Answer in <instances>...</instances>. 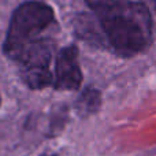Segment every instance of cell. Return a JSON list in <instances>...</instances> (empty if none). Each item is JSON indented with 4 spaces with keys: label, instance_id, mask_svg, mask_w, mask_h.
Segmentation results:
<instances>
[{
    "label": "cell",
    "instance_id": "obj_3",
    "mask_svg": "<svg viewBox=\"0 0 156 156\" xmlns=\"http://www.w3.org/2000/svg\"><path fill=\"white\" fill-rule=\"evenodd\" d=\"M52 54L54 41L49 37H41L25 45L11 60L16 63L25 85L33 90H40L54 82L51 71Z\"/></svg>",
    "mask_w": 156,
    "mask_h": 156
},
{
    "label": "cell",
    "instance_id": "obj_4",
    "mask_svg": "<svg viewBox=\"0 0 156 156\" xmlns=\"http://www.w3.org/2000/svg\"><path fill=\"white\" fill-rule=\"evenodd\" d=\"M78 48L76 45L63 47L56 55L54 88L56 90H77L82 83V71L78 62Z\"/></svg>",
    "mask_w": 156,
    "mask_h": 156
},
{
    "label": "cell",
    "instance_id": "obj_5",
    "mask_svg": "<svg viewBox=\"0 0 156 156\" xmlns=\"http://www.w3.org/2000/svg\"><path fill=\"white\" fill-rule=\"evenodd\" d=\"M101 107V93L93 86L85 88L74 103V108L80 115H93Z\"/></svg>",
    "mask_w": 156,
    "mask_h": 156
},
{
    "label": "cell",
    "instance_id": "obj_6",
    "mask_svg": "<svg viewBox=\"0 0 156 156\" xmlns=\"http://www.w3.org/2000/svg\"><path fill=\"white\" fill-rule=\"evenodd\" d=\"M41 156H58V155H55V154H44V155H41Z\"/></svg>",
    "mask_w": 156,
    "mask_h": 156
},
{
    "label": "cell",
    "instance_id": "obj_7",
    "mask_svg": "<svg viewBox=\"0 0 156 156\" xmlns=\"http://www.w3.org/2000/svg\"><path fill=\"white\" fill-rule=\"evenodd\" d=\"M152 2H154V4H155V8H156V0H152Z\"/></svg>",
    "mask_w": 156,
    "mask_h": 156
},
{
    "label": "cell",
    "instance_id": "obj_2",
    "mask_svg": "<svg viewBox=\"0 0 156 156\" xmlns=\"http://www.w3.org/2000/svg\"><path fill=\"white\" fill-rule=\"evenodd\" d=\"M56 25L55 11L48 3L27 0L14 10L7 29L3 52L12 59L25 45L43 37V33Z\"/></svg>",
    "mask_w": 156,
    "mask_h": 156
},
{
    "label": "cell",
    "instance_id": "obj_8",
    "mask_svg": "<svg viewBox=\"0 0 156 156\" xmlns=\"http://www.w3.org/2000/svg\"><path fill=\"white\" fill-rule=\"evenodd\" d=\"M0 104H2V97H0Z\"/></svg>",
    "mask_w": 156,
    "mask_h": 156
},
{
    "label": "cell",
    "instance_id": "obj_1",
    "mask_svg": "<svg viewBox=\"0 0 156 156\" xmlns=\"http://www.w3.org/2000/svg\"><path fill=\"white\" fill-rule=\"evenodd\" d=\"M107 45L123 58L144 52L152 41V16L137 0H85Z\"/></svg>",
    "mask_w": 156,
    "mask_h": 156
}]
</instances>
